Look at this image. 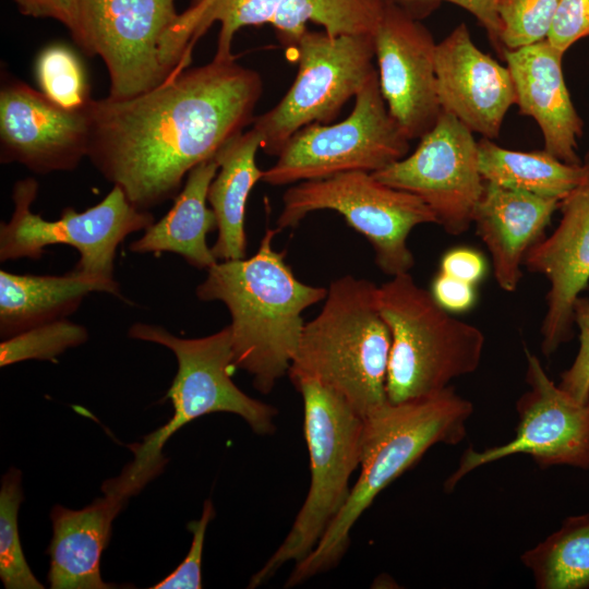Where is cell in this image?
<instances>
[{"mask_svg":"<svg viewBox=\"0 0 589 589\" xmlns=\"http://www.w3.org/2000/svg\"><path fill=\"white\" fill-rule=\"evenodd\" d=\"M262 92L260 73L235 57L190 67L128 99H92L87 158L134 207L149 211L253 123Z\"/></svg>","mask_w":589,"mask_h":589,"instance_id":"obj_1","label":"cell"},{"mask_svg":"<svg viewBox=\"0 0 589 589\" xmlns=\"http://www.w3.org/2000/svg\"><path fill=\"white\" fill-rule=\"evenodd\" d=\"M276 228L266 227L249 259L218 261L197 285L202 301H220L230 314L233 365L269 394L290 369L304 326L302 313L323 301L327 288L300 281L273 248Z\"/></svg>","mask_w":589,"mask_h":589,"instance_id":"obj_2","label":"cell"},{"mask_svg":"<svg viewBox=\"0 0 589 589\" xmlns=\"http://www.w3.org/2000/svg\"><path fill=\"white\" fill-rule=\"evenodd\" d=\"M472 412L471 401L449 385L428 396L388 401L364 418L357 483L314 550L294 564L285 587H294L336 567L348 550L352 527L377 494L433 445L461 442Z\"/></svg>","mask_w":589,"mask_h":589,"instance_id":"obj_3","label":"cell"},{"mask_svg":"<svg viewBox=\"0 0 589 589\" xmlns=\"http://www.w3.org/2000/svg\"><path fill=\"white\" fill-rule=\"evenodd\" d=\"M377 285L351 275L334 279L321 312L304 323L288 375L311 378L340 396L362 419L388 402L392 337Z\"/></svg>","mask_w":589,"mask_h":589,"instance_id":"obj_4","label":"cell"},{"mask_svg":"<svg viewBox=\"0 0 589 589\" xmlns=\"http://www.w3.org/2000/svg\"><path fill=\"white\" fill-rule=\"evenodd\" d=\"M128 336L170 349L178 370L167 392L173 408L171 419L143 437L142 443L131 446L134 459L113 478L127 495L136 494L163 471L167 461L163 455L166 442L205 414L228 412L243 419L257 435L275 432L277 409L250 397L231 378L236 368L229 325L208 336L182 338L163 326L136 322L130 326Z\"/></svg>","mask_w":589,"mask_h":589,"instance_id":"obj_5","label":"cell"},{"mask_svg":"<svg viewBox=\"0 0 589 589\" xmlns=\"http://www.w3.org/2000/svg\"><path fill=\"white\" fill-rule=\"evenodd\" d=\"M377 304L392 337L389 402L437 393L479 368L485 341L481 329L443 309L410 273L378 286Z\"/></svg>","mask_w":589,"mask_h":589,"instance_id":"obj_6","label":"cell"},{"mask_svg":"<svg viewBox=\"0 0 589 589\" xmlns=\"http://www.w3.org/2000/svg\"><path fill=\"white\" fill-rule=\"evenodd\" d=\"M303 399L311 481L291 529L249 582L256 588L285 564L304 560L345 506L360 466L363 419L336 393L311 378L292 383Z\"/></svg>","mask_w":589,"mask_h":589,"instance_id":"obj_7","label":"cell"},{"mask_svg":"<svg viewBox=\"0 0 589 589\" xmlns=\"http://www.w3.org/2000/svg\"><path fill=\"white\" fill-rule=\"evenodd\" d=\"M381 0H190L164 34L160 60L170 76L190 68L196 43L219 24L215 59L235 58L232 41L247 26H273L284 47L296 50L308 24L329 35L374 34L383 14Z\"/></svg>","mask_w":589,"mask_h":589,"instance_id":"obj_8","label":"cell"},{"mask_svg":"<svg viewBox=\"0 0 589 589\" xmlns=\"http://www.w3.org/2000/svg\"><path fill=\"white\" fill-rule=\"evenodd\" d=\"M322 209L337 212L364 236L377 267L390 277L409 273L414 265L407 243L411 230L436 224L432 211L418 196L378 181L371 172L348 171L287 189L276 230L294 228L308 214Z\"/></svg>","mask_w":589,"mask_h":589,"instance_id":"obj_9","label":"cell"},{"mask_svg":"<svg viewBox=\"0 0 589 589\" xmlns=\"http://www.w3.org/2000/svg\"><path fill=\"white\" fill-rule=\"evenodd\" d=\"M37 194L38 182L34 178L15 182L12 216L0 226L1 262L22 257L39 260L46 247L67 244L80 254L76 271L115 283L117 248L129 235L145 230L155 221L149 211L134 207L117 185L101 202L84 212L65 207L57 220H46L32 211Z\"/></svg>","mask_w":589,"mask_h":589,"instance_id":"obj_10","label":"cell"},{"mask_svg":"<svg viewBox=\"0 0 589 589\" xmlns=\"http://www.w3.org/2000/svg\"><path fill=\"white\" fill-rule=\"evenodd\" d=\"M409 142L388 111L376 71L346 119L300 129L263 171L262 181L278 187L348 171L373 173L406 157Z\"/></svg>","mask_w":589,"mask_h":589,"instance_id":"obj_11","label":"cell"},{"mask_svg":"<svg viewBox=\"0 0 589 589\" xmlns=\"http://www.w3.org/2000/svg\"><path fill=\"white\" fill-rule=\"evenodd\" d=\"M294 51L298 72L290 88L251 124L271 156H278L300 129L332 123L376 73L373 34L333 36L308 29Z\"/></svg>","mask_w":589,"mask_h":589,"instance_id":"obj_12","label":"cell"},{"mask_svg":"<svg viewBox=\"0 0 589 589\" xmlns=\"http://www.w3.org/2000/svg\"><path fill=\"white\" fill-rule=\"evenodd\" d=\"M176 0H79L75 45L98 56L112 99H128L170 79L160 60L164 34L177 20Z\"/></svg>","mask_w":589,"mask_h":589,"instance_id":"obj_13","label":"cell"},{"mask_svg":"<svg viewBox=\"0 0 589 589\" xmlns=\"http://www.w3.org/2000/svg\"><path fill=\"white\" fill-rule=\"evenodd\" d=\"M410 155L375 171L381 182L418 196L446 233L460 236L472 225L485 181L478 142L456 117L441 111Z\"/></svg>","mask_w":589,"mask_h":589,"instance_id":"obj_14","label":"cell"},{"mask_svg":"<svg viewBox=\"0 0 589 589\" xmlns=\"http://www.w3.org/2000/svg\"><path fill=\"white\" fill-rule=\"evenodd\" d=\"M525 352L529 388L516 402L515 437L482 452L468 447L444 483L446 492L476 468L515 454L531 456L542 469L554 465L589 469V401H578L555 385L538 357L528 349Z\"/></svg>","mask_w":589,"mask_h":589,"instance_id":"obj_15","label":"cell"},{"mask_svg":"<svg viewBox=\"0 0 589 589\" xmlns=\"http://www.w3.org/2000/svg\"><path fill=\"white\" fill-rule=\"evenodd\" d=\"M88 105L62 108L24 81L2 74L1 164H20L39 175L77 168L88 155Z\"/></svg>","mask_w":589,"mask_h":589,"instance_id":"obj_16","label":"cell"},{"mask_svg":"<svg viewBox=\"0 0 589 589\" xmlns=\"http://www.w3.org/2000/svg\"><path fill=\"white\" fill-rule=\"evenodd\" d=\"M377 79L392 117L411 141L421 139L442 111L430 31L404 9L384 3L373 34Z\"/></svg>","mask_w":589,"mask_h":589,"instance_id":"obj_17","label":"cell"},{"mask_svg":"<svg viewBox=\"0 0 589 589\" xmlns=\"http://www.w3.org/2000/svg\"><path fill=\"white\" fill-rule=\"evenodd\" d=\"M581 166L580 181L561 200L558 226L533 244L524 259L529 272L543 275L550 283L540 330L545 357L573 337V306L589 284V151Z\"/></svg>","mask_w":589,"mask_h":589,"instance_id":"obj_18","label":"cell"},{"mask_svg":"<svg viewBox=\"0 0 589 589\" xmlns=\"http://www.w3.org/2000/svg\"><path fill=\"white\" fill-rule=\"evenodd\" d=\"M435 71L442 111L472 133L497 139L506 113L516 105L507 65L481 51L465 23L436 44Z\"/></svg>","mask_w":589,"mask_h":589,"instance_id":"obj_19","label":"cell"},{"mask_svg":"<svg viewBox=\"0 0 589 589\" xmlns=\"http://www.w3.org/2000/svg\"><path fill=\"white\" fill-rule=\"evenodd\" d=\"M563 56L545 39L504 50L502 57L514 82L519 112L537 122L544 149L564 163L579 165L577 149L584 121L564 81Z\"/></svg>","mask_w":589,"mask_h":589,"instance_id":"obj_20","label":"cell"},{"mask_svg":"<svg viewBox=\"0 0 589 589\" xmlns=\"http://www.w3.org/2000/svg\"><path fill=\"white\" fill-rule=\"evenodd\" d=\"M561 200L485 182L472 225L490 252L498 287L514 292L529 249L544 237Z\"/></svg>","mask_w":589,"mask_h":589,"instance_id":"obj_21","label":"cell"},{"mask_svg":"<svg viewBox=\"0 0 589 589\" xmlns=\"http://www.w3.org/2000/svg\"><path fill=\"white\" fill-rule=\"evenodd\" d=\"M82 509L56 505L51 509L52 538L48 582L51 589H110L103 580L100 557L111 533L112 521L125 504V497L103 490Z\"/></svg>","mask_w":589,"mask_h":589,"instance_id":"obj_22","label":"cell"},{"mask_svg":"<svg viewBox=\"0 0 589 589\" xmlns=\"http://www.w3.org/2000/svg\"><path fill=\"white\" fill-rule=\"evenodd\" d=\"M92 292L121 297L117 281L88 277L75 268L63 275H20L0 271V336L67 318Z\"/></svg>","mask_w":589,"mask_h":589,"instance_id":"obj_23","label":"cell"},{"mask_svg":"<svg viewBox=\"0 0 589 589\" xmlns=\"http://www.w3.org/2000/svg\"><path fill=\"white\" fill-rule=\"evenodd\" d=\"M219 165L215 157L195 166L187 176L168 213L131 242L133 253L170 252L181 255L197 269L208 271L218 260L206 237L217 229L216 216L207 205V192Z\"/></svg>","mask_w":589,"mask_h":589,"instance_id":"obj_24","label":"cell"},{"mask_svg":"<svg viewBox=\"0 0 589 589\" xmlns=\"http://www.w3.org/2000/svg\"><path fill=\"white\" fill-rule=\"evenodd\" d=\"M261 135L251 128L230 140L216 154L219 168L212 180L207 202L217 219L218 236L212 251L218 261L247 255L245 206L263 171L256 165Z\"/></svg>","mask_w":589,"mask_h":589,"instance_id":"obj_25","label":"cell"},{"mask_svg":"<svg viewBox=\"0 0 589 589\" xmlns=\"http://www.w3.org/2000/svg\"><path fill=\"white\" fill-rule=\"evenodd\" d=\"M479 168L485 182L562 200L580 181L582 166L567 164L543 151H513L482 137Z\"/></svg>","mask_w":589,"mask_h":589,"instance_id":"obj_26","label":"cell"},{"mask_svg":"<svg viewBox=\"0 0 589 589\" xmlns=\"http://www.w3.org/2000/svg\"><path fill=\"white\" fill-rule=\"evenodd\" d=\"M539 589L589 588V514L570 516L521 555Z\"/></svg>","mask_w":589,"mask_h":589,"instance_id":"obj_27","label":"cell"},{"mask_svg":"<svg viewBox=\"0 0 589 589\" xmlns=\"http://www.w3.org/2000/svg\"><path fill=\"white\" fill-rule=\"evenodd\" d=\"M22 501V473L11 468L2 477L0 488V578L7 589H43L25 560L20 540L17 514Z\"/></svg>","mask_w":589,"mask_h":589,"instance_id":"obj_28","label":"cell"},{"mask_svg":"<svg viewBox=\"0 0 589 589\" xmlns=\"http://www.w3.org/2000/svg\"><path fill=\"white\" fill-rule=\"evenodd\" d=\"M35 70L40 92L58 106L81 109L93 99L84 68L67 46L53 44L44 48Z\"/></svg>","mask_w":589,"mask_h":589,"instance_id":"obj_29","label":"cell"},{"mask_svg":"<svg viewBox=\"0 0 589 589\" xmlns=\"http://www.w3.org/2000/svg\"><path fill=\"white\" fill-rule=\"evenodd\" d=\"M87 339V329L68 318L45 323L2 339L0 366L26 360H55L65 350L81 346Z\"/></svg>","mask_w":589,"mask_h":589,"instance_id":"obj_30","label":"cell"},{"mask_svg":"<svg viewBox=\"0 0 589 589\" xmlns=\"http://www.w3.org/2000/svg\"><path fill=\"white\" fill-rule=\"evenodd\" d=\"M558 0H500L501 43L504 50L548 38Z\"/></svg>","mask_w":589,"mask_h":589,"instance_id":"obj_31","label":"cell"},{"mask_svg":"<svg viewBox=\"0 0 589 589\" xmlns=\"http://www.w3.org/2000/svg\"><path fill=\"white\" fill-rule=\"evenodd\" d=\"M214 516V505L211 500H206L200 519L191 521L188 525V528L193 533V538L187 556L173 572L156 585L152 586V589L202 588L201 565L204 540L208 522Z\"/></svg>","mask_w":589,"mask_h":589,"instance_id":"obj_32","label":"cell"},{"mask_svg":"<svg viewBox=\"0 0 589 589\" xmlns=\"http://www.w3.org/2000/svg\"><path fill=\"white\" fill-rule=\"evenodd\" d=\"M383 3L397 5L416 19H423L433 12L442 2L455 4L472 14L478 23L485 29L489 40L503 56L504 48L501 43V22L497 14L500 0H381Z\"/></svg>","mask_w":589,"mask_h":589,"instance_id":"obj_33","label":"cell"},{"mask_svg":"<svg viewBox=\"0 0 589 589\" xmlns=\"http://www.w3.org/2000/svg\"><path fill=\"white\" fill-rule=\"evenodd\" d=\"M579 329V350L572 365L562 373L560 388L581 402L589 401V299L579 296L573 306Z\"/></svg>","mask_w":589,"mask_h":589,"instance_id":"obj_34","label":"cell"},{"mask_svg":"<svg viewBox=\"0 0 589 589\" xmlns=\"http://www.w3.org/2000/svg\"><path fill=\"white\" fill-rule=\"evenodd\" d=\"M585 37H589V0H558L548 41L565 53Z\"/></svg>","mask_w":589,"mask_h":589,"instance_id":"obj_35","label":"cell"},{"mask_svg":"<svg viewBox=\"0 0 589 589\" xmlns=\"http://www.w3.org/2000/svg\"><path fill=\"white\" fill-rule=\"evenodd\" d=\"M438 273L477 286L486 273V262L474 249L454 248L442 256Z\"/></svg>","mask_w":589,"mask_h":589,"instance_id":"obj_36","label":"cell"},{"mask_svg":"<svg viewBox=\"0 0 589 589\" xmlns=\"http://www.w3.org/2000/svg\"><path fill=\"white\" fill-rule=\"evenodd\" d=\"M22 15L50 19L68 28L72 39L77 33L79 0H13Z\"/></svg>","mask_w":589,"mask_h":589,"instance_id":"obj_37","label":"cell"},{"mask_svg":"<svg viewBox=\"0 0 589 589\" xmlns=\"http://www.w3.org/2000/svg\"><path fill=\"white\" fill-rule=\"evenodd\" d=\"M434 300L449 313L469 311L476 303V286L438 273L430 290Z\"/></svg>","mask_w":589,"mask_h":589,"instance_id":"obj_38","label":"cell"}]
</instances>
